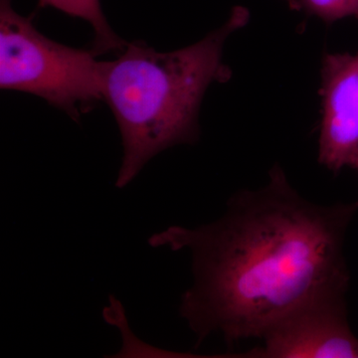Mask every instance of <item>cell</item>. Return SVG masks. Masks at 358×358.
Masks as SVG:
<instances>
[{"mask_svg":"<svg viewBox=\"0 0 358 358\" xmlns=\"http://www.w3.org/2000/svg\"><path fill=\"white\" fill-rule=\"evenodd\" d=\"M268 176L260 189L233 195L218 220L171 226L148 239L152 248L192 253L193 284L179 315L197 345L216 334L230 345L261 339L301 306L348 292L343 242L358 201H308L279 164Z\"/></svg>","mask_w":358,"mask_h":358,"instance_id":"1","label":"cell"},{"mask_svg":"<svg viewBox=\"0 0 358 358\" xmlns=\"http://www.w3.org/2000/svg\"><path fill=\"white\" fill-rule=\"evenodd\" d=\"M236 7L229 20L185 48L159 52L127 43L113 61H103V100L119 126L122 159L115 186L124 188L155 155L199 138V110L207 89L227 83L232 71L224 46L249 22Z\"/></svg>","mask_w":358,"mask_h":358,"instance_id":"2","label":"cell"},{"mask_svg":"<svg viewBox=\"0 0 358 358\" xmlns=\"http://www.w3.org/2000/svg\"><path fill=\"white\" fill-rule=\"evenodd\" d=\"M93 50L45 36L31 17L0 0V87L24 92L64 110L74 121L103 100V61Z\"/></svg>","mask_w":358,"mask_h":358,"instance_id":"3","label":"cell"},{"mask_svg":"<svg viewBox=\"0 0 358 358\" xmlns=\"http://www.w3.org/2000/svg\"><path fill=\"white\" fill-rule=\"evenodd\" d=\"M262 348L249 357L358 358V338L348 320L345 294L310 301L264 334Z\"/></svg>","mask_w":358,"mask_h":358,"instance_id":"4","label":"cell"},{"mask_svg":"<svg viewBox=\"0 0 358 358\" xmlns=\"http://www.w3.org/2000/svg\"><path fill=\"white\" fill-rule=\"evenodd\" d=\"M320 74L319 162L338 173L358 152V52L324 54Z\"/></svg>","mask_w":358,"mask_h":358,"instance_id":"5","label":"cell"},{"mask_svg":"<svg viewBox=\"0 0 358 358\" xmlns=\"http://www.w3.org/2000/svg\"><path fill=\"white\" fill-rule=\"evenodd\" d=\"M38 7H53L73 17L81 18L92 25L94 29V47L96 55L117 52L120 53L126 46L103 15L100 0H39Z\"/></svg>","mask_w":358,"mask_h":358,"instance_id":"6","label":"cell"},{"mask_svg":"<svg viewBox=\"0 0 358 358\" xmlns=\"http://www.w3.org/2000/svg\"><path fill=\"white\" fill-rule=\"evenodd\" d=\"M299 4L300 10L327 23L348 17L358 20V0H299Z\"/></svg>","mask_w":358,"mask_h":358,"instance_id":"7","label":"cell"},{"mask_svg":"<svg viewBox=\"0 0 358 358\" xmlns=\"http://www.w3.org/2000/svg\"><path fill=\"white\" fill-rule=\"evenodd\" d=\"M285 1L288 2L289 7H291L293 10H300L299 0H285Z\"/></svg>","mask_w":358,"mask_h":358,"instance_id":"8","label":"cell"},{"mask_svg":"<svg viewBox=\"0 0 358 358\" xmlns=\"http://www.w3.org/2000/svg\"><path fill=\"white\" fill-rule=\"evenodd\" d=\"M352 166L358 171V152L357 155H355V159H353Z\"/></svg>","mask_w":358,"mask_h":358,"instance_id":"9","label":"cell"}]
</instances>
